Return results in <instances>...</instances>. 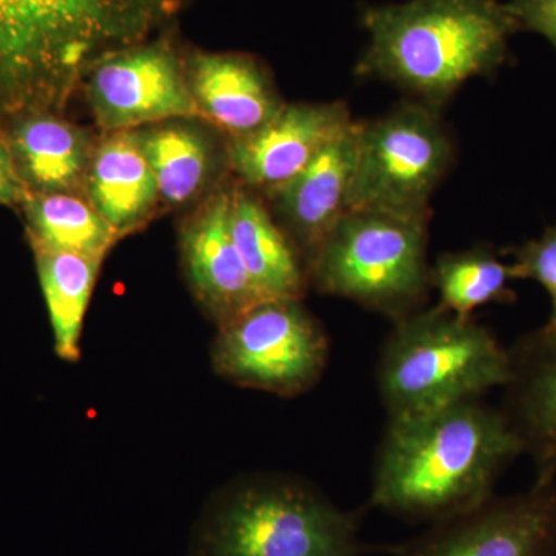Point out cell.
Listing matches in <instances>:
<instances>
[{"mask_svg":"<svg viewBox=\"0 0 556 556\" xmlns=\"http://www.w3.org/2000/svg\"><path fill=\"white\" fill-rule=\"evenodd\" d=\"M353 123L343 102L285 104L268 124L230 141V169L249 188L274 192Z\"/></svg>","mask_w":556,"mask_h":556,"instance_id":"cell-10","label":"cell"},{"mask_svg":"<svg viewBox=\"0 0 556 556\" xmlns=\"http://www.w3.org/2000/svg\"><path fill=\"white\" fill-rule=\"evenodd\" d=\"M87 100L102 130H137L172 119L201 118L188 73L160 43H139L98 62L86 80Z\"/></svg>","mask_w":556,"mask_h":556,"instance_id":"cell-9","label":"cell"},{"mask_svg":"<svg viewBox=\"0 0 556 556\" xmlns=\"http://www.w3.org/2000/svg\"><path fill=\"white\" fill-rule=\"evenodd\" d=\"M503 409L532 459L536 482L556 481V328L522 334L508 346Z\"/></svg>","mask_w":556,"mask_h":556,"instance_id":"cell-13","label":"cell"},{"mask_svg":"<svg viewBox=\"0 0 556 556\" xmlns=\"http://www.w3.org/2000/svg\"><path fill=\"white\" fill-rule=\"evenodd\" d=\"M230 192L217 190L186 219L179 233L190 288L218 328L266 300L252 283L230 237Z\"/></svg>","mask_w":556,"mask_h":556,"instance_id":"cell-11","label":"cell"},{"mask_svg":"<svg viewBox=\"0 0 556 556\" xmlns=\"http://www.w3.org/2000/svg\"><path fill=\"white\" fill-rule=\"evenodd\" d=\"M28 193L30 192L25 188L20 172H17L10 144L0 138V204H5V206L24 204Z\"/></svg>","mask_w":556,"mask_h":556,"instance_id":"cell-25","label":"cell"},{"mask_svg":"<svg viewBox=\"0 0 556 556\" xmlns=\"http://www.w3.org/2000/svg\"><path fill=\"white\" fill-rule=\"evenodd\" d=\"M24 207L33 248L104 260L121 239L78 193H28Z\"/></svg>","mask_w":556,"mask_h":556,"instance_id":"cell-21","label":"cell"},{"mask_svg":"<svg viewBox=\"0 0 556 556\" xmlns=\"http://www.w3.org/2000/svg\"><path fill=\"white\" fill-rule=\"evenodd\" d=\"M83 0H0V108L22 100L60 53Z\"/></svg>","mask_w":556,"mask_h":556,"instance_id":"cell-14","label":"cell"},{"mask_svg":"<svg viewBox=\"0 0 556 556\" xmlns=\"http://www.w3.org/2000/svg\"><path fill=\"white\" fill-rule=\"evenodd\" d=\"M452 156V141L437 109L424 102L358 124L350 211L428 222L431 195Z\"/></svg>","mask_w":556,"mask_h":556,"instance_id":"cell-6","label":"cell"},{"mask_svg":"<svg viewBox=\"0 0 556 556\" xmlns=\"http://www.w3.org/2000/svg\"><path fill=\"white\" fill-rule=\"evenodd\" d=\"M511 257L514 280H533L541 285L551 298L547 327L556 328V225L551 226L536 239L504 252Z\"/></svg>","mask_w":556,"mask_h":556,"instance_id":"cell-23","label":"cell"},{"mask_svg":"<svg viewBox=\"0 0 556 556\" xmlns=\"http://www.w3.org/2000/svg\"><path fill=\"white\" fill-rule=\"evenodd\" d=\"M33 249L53 329L54 350L62 361L76 362L80 357L84 317L104 260Z\"/></svg>","mask_w":556,"mask_h":556,"instance_id":"cell-20","label":"cell"},{"mask_svg":"<svg viewBox=\"0 0 556 556\" xmlns=\"http://www.w3.org/2000/svg\"><path fill=\"white\" fill-rule=\"evenodd\" d=\"M510 376L508 346L473 317L434 306L394 324L376 367L388 419L481 399Z\"/></svg>","mask_w":556,"mask_h":556,"instance_id":"cell-3","label":"cell"},{"mask_svg":"<svg viewBox=\"0 0 556 556\" xmlns=\"http://www.w3.org/2000/svg\"><path fill=\"white\" fill-rule=\"evenodd\" d=\"M229 230L263 299L302 300L309 283L302 255L263 201L243 186L230 192Z\"/></svg>","mask_w":556,"mask_h":556,"instance_id":"cell-17","label":"cell"},{"mask_svg":"<svg viewBox=\"0 0 556 556\" xmlns=\"http://www.w3.org/2000/svg\"><path fill=\"white\" fill-rule=\"evenodd\" d=\"M84 193L119 237L148 222L161 200L137 130L112 131L94 146Z\"/></svg>","mask_w":556,"mask_h":556,"instance_id":"cell-16","label":"cell"},{"mask_svg":"<svg viewBox=\"0 0 556 556\" xmlns=\"http://www.w3.org/2000/svg\"><path fill=\"white\" fill-rule=\"evenodd\" d=\"M10 149L30 193H78L86 189L93 142L90 135L51 113L25 115Z\"/></svg>","mask_w":556,"mask_h":556,"instance_id":"cell-18","label":"cell"},{"mask_svg":"<svg viewBox=\"0 0 556 556\" xmlns=\"http://www.w3.org/2000/svg\"><path fill=\"white\" fill-rule=\"evenodd\" d=\"M521 455L503 409L482 399L388 419L369 504L422 521L456 517L495 496L497 479Z\"/></svg>","mask_w":556,"mask_h":556,"instance_id":"cell-1","label":"cell"},{"mask_svg":"<svg viewBox=\"0 0 556 556\" xmlns=\"http://www.w3.org/2000/svg\"><path fill=\"white\" fill-rule=\"evenodd\" d=\"M186 73L201 118L232 139L258 130L283 109L266 73L243 54H197Z\"/></svg>","mask_w":556,"mask_h":556,"instance_id":"cell-15","label":"cell"},{"mask_svg":"<svg viewBox=\"0 0 556 556\" xmlns=\"http://www.w3.org/2000/svg\"><path fill=\"white\" fill-rule=\"evenodd\" d=\"M186 121H164L137 129L160 200L167 206H182L195 200L203 192L214 163L206 137Z\"/></svg>","mask_w":556,"mask_h":556,"instance_id":"cell-19","label":"cell"},{"mask_svg":"<svg viewBox=\"0 0 556 556\" xmlns=\"http://www.w3.org/2000/svg\"><path fill=\"white\" fill-rule=\"evenodd\" d=\"M521 30L532 31L556 50V0H507Z\"/></svg>","mask_w":556,"mask_h":556,"instance_id":"cell-24","label":"cell"},{"mask_svg":"<svg viewBox=\"0 0 556 556\" xmlns=\"http://www.w3.org/2000/svg\"><path fill=\"white\" fill-rule=\"evenodd\" d=\"M511 280L510 263L485 247L439 255L430 268L438 306L463 318L473 317L475 311L490 303L514 300L515 292L508 288Z\"/></svg>","mask_w":556,"mask_h":556,"instance_id":"cell-22","label":"cell"},{"mask_svg":"<svg viewBox=\"0 0 556 556\" xmlns=\"http://www.w3.org/2000/svg\"><path fill=\"white\" fill-rule=\"evenodd\" d=\"M358 518L295 478L254 477L211 511L203 556H362Z\"/></svg>","mask_w":556,"mask_h":556,"instance_id":"cell-4","label":"cell"},{"mask_svg":"<svg viewBox=\"0 0 556 556\" xmlns=\"http://www.w3.org/2000/svg\"><path fill=\"white\" fill-rule=\"evenodd\" d=\"M361 21L368 46L358 75L402 87L434 109L503 65L521 30L501 0H407L367 7Z\"/></svg>","mask_w":556,"mask_h":556,"instance_id":"cell-2","label":"cell"},{"mask_svg":"<svg viewBox=\"0 0 556 556\" xmlns=\"http://www.w3.org/2000/svg\"><path fill=\"white\" fill-rule=\"evenodd\" d=\"M394 556H556V481L433 522Z\"/></svg>","mask_w":556,"mask_h":556,"instance_id":"cell-8","label":"cell"},{"mask_svg":"<svg viewBox=\"0 0 556 556\" xmlns=\"http://www.w3.org/2000/svg\"><path fill=\"white\" fill-rule=\"evenodd\" d=\"M424 219L348 211L309 265L321 294L351 300L396 324L422 309L430 289Z\"/></svg>","mask_w":556,"mask_h":556,"instance_id":"cell-5","label":"cell"},{"mask_svg":"<svg viewBox=\"0 0 556 556\" xmlns=\"http://www.w3.org/2000/svg\"><path fill=\"white\" fill-rule=\"evenodd\" d=\"M358 124L354 121L305 169L268 193L276 203L280 226L298 248L306 269L339 219L350 211Z\"/></svg>","mask_w":556,"mask_h":556,"instance_id":"cell-12","label":"cell"},{"mask_svg":"<svg viewBox=\"0 0 556 556\" xmlns=\"http://www.w3.org/2000/svg\"><path fill=\"white\" fill-rule=\"evenodd\" d=\"M211 357L215 372L236 386L298 397L324 378L329 339L300 300H263L219 327Z\"/></svg>","mask_w":556,"mask_h":556,"instance_id":"cell-7","label":"cell"}]
</instances>
